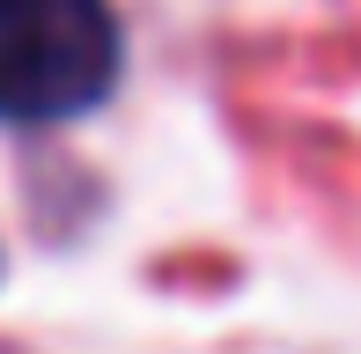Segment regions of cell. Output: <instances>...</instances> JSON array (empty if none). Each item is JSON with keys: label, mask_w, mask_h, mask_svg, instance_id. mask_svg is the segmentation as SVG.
Here are the masks:
<instances>
[{"label": "cell", "mask_w": 361, "mask_h": 354, "mask_svg": "<svg viewBox=\"0 0 361 354\" xmlns=\"http://www.w3.org/2000/svg\"><path fill=\"white\" fill-rule=\"evenodd\" d=\"M111 82H118L111 0H0V118H74Z\"/></svg>", "instance_id": "6da1fadb"}]
</instances>
